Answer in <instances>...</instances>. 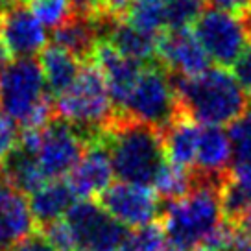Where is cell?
<instances>
[{"label":"cell","mask_w":251,"mask_h":251,"mask_svg":"<svg viewBox=\"0 0 251 251\" xmlns=\"http://www.w3.org/2000/svg\"><path fill=\"white\" fill-rule=\"evenodd\" d=\"M179 113L200 126H231L250 109V98L235 76L222 67L192 78H174Z\"/></svg>","instance_id":"cell-1"},{"label":"cell","mask_w":251,"mask_h":251,"mask_svg":"<svg viewBox=\"0 0 251 251\" xmlns=\"http://www.w3.org/2000/svg\"><path fill=\"white\" fill-rule=\"evenodd\" d=\"M109 150L113 172L122 183L153 187L166 165L163 131L118 115L117 122L102 135Z\"/></svg>","instance_id":"cell-2"},{"label":"cell","mask_w":251,"mask_h":251,"mask_svg":"<svg viewBox=\"0 0 251 251\" xmlns=\"http://www.w3.org/2000/svg\"><path fill=\"white\" fill-rule=\"evenodd\" d=\"M196 174V172H194ZM222 183L196 174V185L187 196L168 201L163 212L166 238L179 250H196L224 224V209L220 196Z\"/></svg>","instance_id":"cell-3"},{"label":"cell","mask_w":251,"mask_h":251,"mask_svg":"<svg viewBox=\"0 0 251 251\" xmlns=\"http://www.w3.org/2000/svg\"><path fill=\"white\" fill-rule=\"evenodd\" d=\"M0 111L23 129H43L55 117L39 61L11 59L0 69Z\"/></svg>","instance_id":"cell-4"},{"label":"cell","mask_w":251,"mask_h":251,"mask_svg":"<svg viewBox=\"0 0 251 251\" xmlns=\"http://www.w3.org/2000/svg\"><path fill=\"white\" fill-rule=\"evenodd\" d=\"M54 107L55 117L74 126L89 141L100 139L118 118L107 83L93 61L83 63L78 79L55 100Z\"/></svg>","instance_id":"cell-5"},{"label":"cell","mask_w":251,"mask_h":251,"mask_svg":"<svg viewBox=\"0 0 251 251\" xmlns=\"http://www.w3.org/2000/svg\"><path fill=\"white\" fill-rule=\"evenodd\" d=\"M118 115L165 131L179 115L176 79L159 63L142 67Z\"/></svg>","instance_id":"cell-6"},{"label":"cell","mask_w":251,"mask_h":251,"mask_svg":"<svg viewBox=\"0 0 251 251\" xmlns=\"http://www.w3.org/2000/svg\"><path fill=\"white\" fill-rule=\"evenodd\" d=\"M192 31L209 59L220 67H233L250 45L242 17L224 9H203L192 24Z\"/></svg>","instance_id":"cell-7"},{"label":"cell","mask_w":251,"mask_h":251,"mask_svg":"<svg viewBox=\"0 0 251 251\" xmlns=\"http://www.w3.org/2000/svg\"><path fill=\"white\" fill-rule=\"evenodd\" d=\"M89 139L63 118L54 117L39 131L35 159L47 181L63 179L74 170Z\"/></svg>","instance_id":"cell-8"},{"label":"cell","mask_w":251,"mask_h":251,"mask_svg":"<svg viewBox=\"0 0 251 251\" xmlns=\"http://www.w3.org/2000/svg\"><path fill=\"white\" fill-rule=\"evenodd\" d=\"M63 220L71 227L78 251H117L127 233L91 200H78Z\"/></svg>","instance_id":"cell-9"},{"label":"cell","mask_w":251,"mask_h":251,"mask_svg":"<svg viewBox=\"0 0 251 251\" xmlns=\"http://www.w3.org/2000/svg\"><path fill=\"white\" fill-rule=\"evenodd\" d=\"M100 205L113 220L124 227H142L153 224L161 214L155 190L131 183H113L100 194Z\"/></svg>","instance_id":"cell-10"},{"label":"cell","mask_w":251,"mask_h":251,"mask_svg":"<svg viewBox=\"0 0 251 251\" xmlns=\"http://www.w3.org/2000/svg\"><path fill=\"white\" fill-rule=\"evenodd\" d=\"M157 63L177 78H192L211 69V59L192 28L161 33L157 43Z\"/></svg>","instance_id":"cell-11"},{"label":"cell","mask_w":251,"mask_h":251,"mask_svg":"<svg viewBox=\"0 0 251 251\" xmlns=\"http://www.w3.org/2000/svg\"><path fill=\"white\" fill-rule=\"evenodd\" d=\"M0 41L13 59L41 55L48 47L47 28L24 4H17L0 13Z\"/></svg>","instance_id":"cell-12"},{"label":"cell","mask_w":251,"mask_h":251,"mask_svg":"<svg viewBox=\"0 0 251 251\" xmlns=\"http://www.w3.org/2000/svg\"><path fill=\"white\" fill-rule=\"evenodd\" d=\"M115 177L113 165H111L109 150L103 139H93L87 144L79 163L69 174V185L72 187L78 200H91L100 196L113 185Z\"/></svg>","instance_id":"cell-13"},{"label":"cell","mask_w":251,"mask_h":251,"mask_svg":"<svg viewBox=\"0 0 251 251\" xmlns=\"http://www.w3.org/2000/svg\"><path fill=\"white\" fill-rule=\"evenodd\" d=\"M91 61L98 67V71L102 72L103 79L107 83V89H109L113 105H115V109L118 113L120 107L124 105L129 91L133 89L135 81L139 78L144 65L118 54L117 50L105 41L98 43Z\"/></svg>","instance_id":"cell-14"},{"label":"cell","mask_w":251,"mask_h":251,"mask_svg":"<svg viewBox=\"0 0 251 251\" xmlns=\"http://www.w3.org/2000/svg\"><path fill=\"white\" fill-rule=\"evenodd\" d=\"M102 41L109 43L118 54L126 55L141 65L157 63L159 35L141 30L131 23H127L126 19L107 17L102 26Z\"/></svg>","instance_id":"cell-15"},{"label":"cell","mask_w":251,"mask_h":251,"mask_svg":"<svg viewBox=\"0 0 251 251\" xmlns=\"http://www.w3.org/2000/svg\"><path fill=\"white\" fill-rule=\"evenodd\" d=\"M231 168V144L227 131L214 126H201L194 172L201 177L224 181Z\"/></svg>","instance_id":"cell-16"},{"label":"cell","mask_w":251,"mask_h":251,"mask_svg":"<svg viewBox=\"0 0 251 251\" xmlns=\"http://www.w3.org/2000/svg\"><path fill=\"white\" fill-rule=\"evenodd\" d=\"M76 201H78V196L74 194L69 181L55 179L47 181L35 192H31L28 205L35 224L45 229L50 224L65 218Z\"/></svg>","instance_id":"cell-17"},{"label":"cell","mask_w":251,"mask_h":251,"mask_svg":"<svg viewBox=\"0 0 251 251\" xmlns=\"http://www.w3.org/2000/svg\"><path fill=\"white\" fill-rule=\"evenodd\" d=\"M52 41L55 47L63 48L81 63L91 59L98 43L102 41L98 17H85L76 13L63 26L54 30Z\"/></svg>","instance_id":"cell-18"},{"label":"cell","mask_w":251,"mask_h":251,"mask_svg":"<svg viewBox=\"0 0 251 251\" xmlns=\"http://www.w3.org/2000/svg\"><path fill=\"white\" fill-rule=\"evenodd\" d=\"M200 131H201V126L179 113L174 118L172 124L163 131L166 161L181 168L194 170Z\"/></svg>","instance_id":"cell-19"},{"label":"cell","mask_w":251,"mask_h":251,"mask_svg":"<svg viewBox=\"0 0 251 251\" xmlns=\"http://www.w3.org/2000/svg\"><path fill=\"white\" fill-rule=\"evenodd\" d=\"M39 65L45 81H47L48 93L54 100H57L61 94H65L74 85L83 67V63L79 59H76L72 54L65 52L63 48L55 45L43 50Z\"/></svg>","instance_id":"cell-20"},{"label":"cell","mask_w":251,"mask_h":251,"mask_svg":"<svg viewBox=\"0 0 251 251\" xmlns=\"http://www.w3.org/2000/svg\"><path fill=\"white\" fill-rule=\"evenodd\" d=\"M222 209L227 222L236 224L251 212V166L229 168L220 187Z\"/></svg>","instance_id":"cell-21"},{"label":"cell","mask_w":251,"mask_h":251,"mask_svg":"<svg viewBox=\"0 0 251 251\" xmlns=\"http://www.w3.org/2000/svg\"><path fill=\"white\" fill-rule=\"evenodd\" d=\"M196 185V174L194 170L188 168H181L177 165H172L166 161L163 170L159 172L155 183H153V190L159 198L168 200V201H176L187 196L188 192Z\"/></svg>","instance_id":"cell-22"},{"label":"cell","mask_w":251,"mask_h":251,"mask_svg":"<svg viewBox=\"0 0 251 251\" xmlns=\"http://www.w3.org/2000/svg\"><path fill=\"white\" fill-rule=\"evenodd\" d=\"M231 144V168L251 166V111L236 118L227 129Z\"/></svg>","instance_id":"cell-23"},{"label":"cell","mask_w":251,"mask_h":251,"mask_svg":"<svg viewBox=\"0 0 251 251\" xmlns=\"http://www.w3.org/2000/svg\"><path fill=\"white\" fill-rule=\"evenodd\" d=\"M23 2L37 17V21L50 30H57L76 15V9L71 0H23Z\"/></svg>","instance_id":"cell-24"},{"label":"cell","mask_w":251,"mask_h":251,"mask_svg":"<svg viewBox=\"0 0 251 251\" xmlns=\"http://www.w3.org/2000/svg\"><path fill=\"white\" fill-rule=\"evenodd\" d=\"M165 244L166 233L163 224L153 222L127 231L118 251H163Z\"/></svg>","instance_id":"cell-25"},{"label":"cell","mask_w":251,"mask_h":251,"mask_svg":"<svg viewBox=\"0 0 251 251\" xmlns=\"http://www.w3.org/2000/svg\"><path fill=\"white\" fill-rule=\"evenodd\" d=\"M43 235L48 240V244L54 248V251H78L76 242H74V235L65 220L47 226Z\"/></svg>","instance_id":"cell-26"},{"label":"cell","mask_w":251,"mask_h":251,"mask_svg":"<svg viewBox=\"0 0 251 251\" xmlns=\"http://www.w3.org/2000/svg\"><path fill=\"white\" fill-rule=\"evenodd\" d=\"M21 133L17 131V124L0 111V163L17 146Z\"/></svg>","instance_id":"cell-27"},{"label":"cell","mask_w":251,"mask_h":251,"mask_svg":"<svg viewBox=\"0 0 251 251\" xmlns=\"http://www.w3.org/2000/svg\"><path fill=\"white\" fill-rule=\"evenodd\" d=\"M233 76L238 81V85L242 87L246 96L251 98V41L242 52V55L233 65Z\"/></svg>","instance_id":"cell-28"},{"label":"cell","mask_w":251,"mask_h":251,"mask_svg":"<svg viewBox=\"0 0 251 251\" xmlns=\"http://www.w3.org/2000/svg\"><path fill=\"white\" fill-rule=\"evenodd\" d=\"M236 240L231 251H251V212L235 224Z\"/></svg>","instance_id":"cell-29"},{"label":"cell","mask_w":251,"mask_h":251,"mask_svg":"<svg viewBox=\"0 0 251 251\" xmlns=\"http://www.w3.org/2000/svg\"><path fill=\"white\" fill-rule=\"evenodd\" d=\"M8 251H54V248L48 244V240L45 238V235L33 233L31 236H28L26 240L19 242L17 246H13Z\"/></svg>","instance_id":"cell-30"},{"label":"cell","mask_w":251,"mask_h":251,"mask_svg":"<svg viewBox=\"0 0 251 251\" xmlns=\"http://www.w3.org/2000/svg\"><path fill=\"white\" fill-rule=\"evenodd\" d=\"M207 4H211V8L231 11V13H246L251 8V0H205Z\"/></svg>","instance_id":"cell-31"},{"label":"cell","mask_w":251,"mask_h":251,"mask_svg":"<svg viewBox=\"0 0 251 251\" xmlns=\"http://www.w3.org/2000/svg\"><path fill=\"white\" fill-rule=\"evenodd\" d=\"M76 13L85 17H100L102 11V0H71Z\"/></svg>","instance_id":"cell-32"},{"label":"cell","mask_w":251,"mask_h":251,"mask_svg":"<svg viewBox=\"0 0 251 251\" xmlns=\"http://www.w3.org/2000/svg\"><path fill=\"white\" fill-rule=\"evenodd\" d=\"M17 4H19V0H0V13L11 6H17Z\"/></svg>","instance_id":"cell-33"},{"label":"cell","mask_w":251,"mask_h":251,"mask_svg":"<svg viewBox=\"0 0 251 251\" xmlns=\"http://www.w3.org/2000/svg\"><path fill=\"white\" fill-rule=\"evenodd\" d=\"M192 251H216V250L211 248V246H198L196 250H192Z\"/></svg>","instance_id":"cell-34"},{"label":"cell","mask_w":251,"mask_h":251,"mask_svg":"<svg viewBox=\"0 0 251 251\" xmlns=\"http://www.w3.org/2000/svg\"><path fill=\"white\" fill-rule=\"evenodd\" d=\"M163 251H183V250H179V248H176V246H172V244H170V246H165V248H163Z\"/></svg>","instance_id":"cell-35"},{"label":"cell","mask_w":251,"mask_h":251,"mask_svg":"<svg viewBox=\"0 0 251 251\" xmlns=\"http://www.w3.org/2000/svg\"><path fill=\"white\" fill-rule=\"evenodd\" d=\"M0 177H2V166H0Z\"/></svg>","instance_id":"cell-36"}]
</instances>
